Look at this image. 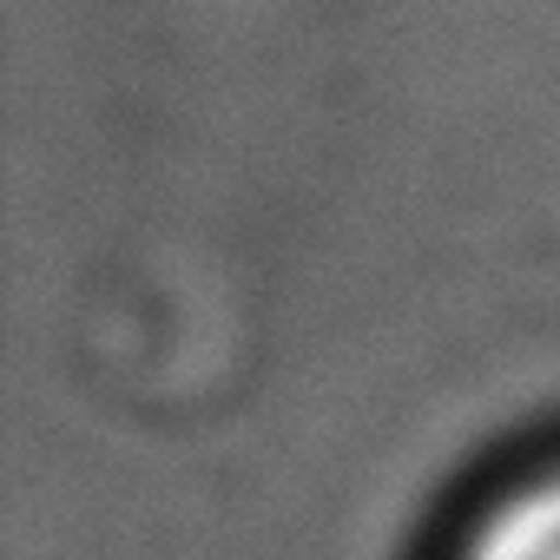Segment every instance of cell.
Instances as JSON below:
<instances>
[{
    "label": "cell",
    "mask_w": 560,
    "mask_h": 560,
    "mask_svg": "<svg viewBox=\"0 0 560 560\" xmlns=\"http://www.w3.org/2000/svg\"><path fill=\"white\" fill-rule=\"evenodd\" d=\"M468 560H560V475L540 481L534 494H514L481 527Z\"/></svg>",
    "instance_id": "1"
}]
</instances>
